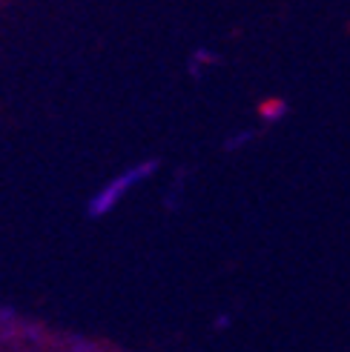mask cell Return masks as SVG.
Masks as SVG:
<instances>
[{
	"label": "cell",
	"instance_id": "obj_1",
	"mask_svg": "<svg viewBox=\"0 0 350 352\" xmlns=\"http://www.w3.org/2000/svg\"><path fill=\"white\" fill-rule=\"evenodd\" d=\"M155 161H147V164H135V166H130V169H124V172H118L112 181H107L103 184L95 195H92V201H90V215L92 218H103V215H110L112 209L124 201L130 192L138 186V184H144L150 175L155 172Z\"/></svg>",
	"mask_w": 350,
	"mask_h": 352
},
{
	"label": "cell",
	"instance_id": "obj_2",
	"mask_svg": "<svg viewBox=\"0 0 350 352\" xmlns=\"http://www.w3.org/2000/svg\"><path fill=\"white\" fill-rule=\"evenodd\" d=\"M287 112V103L285 100H267L265 107H261V115H265L267 120H276V118H282Z\"/></svg>",
	"mask_w": 350,
	"mask_h": 352
}]
</instances>
